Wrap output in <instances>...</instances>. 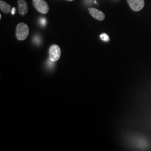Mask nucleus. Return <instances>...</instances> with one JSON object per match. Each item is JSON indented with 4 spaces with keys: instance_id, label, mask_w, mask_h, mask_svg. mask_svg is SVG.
Listing matches in <instances>:
<instances>
[{
    "instance_id": "11",
    "label": "nucleus",
    "mask_w": 151,
    "mask_h": 151,
    "mask_svg": "<svg viewBox=\"0 0 151 151\" xmlns=\"http://www.w3.org/2000/svg\"><path fill=\"white\" fill-rule=\"evenodd\" d=\"M67 1H73V0H67Z\"/></svg>"
},
{
    "instance_id": "1",
    "label": "nucleus",
    "mask_w": 151,
    "mask_h": 151,
    "mask_svg": "<svg viewBox=\"0 0 151 151\" xmlns=\"http://www.w3.org/2000/svg\"><path fill=\"white\" fill-rule=\"evenodd\" d=\"M29 33V29L25 23L19 24L16 29V37L19 40H24L27 38Z\"/></svg>"
},
{
    "instance_id": "4",
    "label": "nucleus",
    "mask_w": 151,
    "mask_h": 151,
    "mask_svg": "<svg viewBox=\"0 0 151 151\" xmlns=\"http://www.w3.org/2000/svg\"><path fill=\"white\" fill-rule=\"evenodd\" d=\"M128 5L132 10L134 11H140L145 6L144 0H127Z\"/></svg>"
},
{
    "instance_id": "3",
    "label": "nucleus",
    "mask_w": 151,
    "mask_h": 151,
    "mask_svg": "<svg viewBox=\"0 0 151 151\" xmlns=\"http://www.w3.org/2000/svg\"><path fill=\"white\" fill-rule=\"evenodd\" d=\"M61 55V50L60 47L56 44L52 45L49 49V60L53 62H56L60 59Z\"/></svg>"
},
{
    "instance_id": "12",
    "label": "nucleus",
    "mask_w": 151,
    "mask_h": 151,
    "mask_svg": "<svg viewBox=\"0 0 151 151\" xmlns=\"http://www.w3.org/2000/svg\"><path fill=\"white\" fill-rule=\"evenodd\" d=\"M1 17H2V16H1V15H0V19H1Z\"/></svg>"
},
{
    "instance_id": "7",
    "label": "nucleus",
    "mask_w": 151,
    "mask_h": 151,
    "mask_svg": "<svg viewBox=\"0 0 151 151\" xmlns=\"http://www.w3.org/2000/svg\"><path fill=\"white\" fill-rule=\"evenodd\" d=\"M0 9L6 14H8L11 10V6L2 0L0 1Z\"/></svg>"
},
{
    "instance_id": "2",
    "label": "nucleus",
    "mask_w": 151,
    "mask_h": 151,
    "mask_svg": "<svg viewBox=\"0 0 151 151\" xmlns=\"http://www.w3.org/2000/svg\"><path fill=\"white\" fill-rule=\"evenodd\" d=\"M32 4L35 9L39 12L45 14L48 12L49 7L47 2L44 0H33Z\"/></svg>"
},
{
    "instance_id": "5",
    "label": "nucleus",
    "mask_w": 151,
    "mask_h": 151,
    "mask_svg": "<svg viewBox=\"0 0 151 151\" xmlns=\"http://www.w3.org/2000/svg\"><path fill=\"white\" fill-rule=\"evenodd\" d=\"M89 12L93 17H94L97 20L102 21L105 18V15L103 12L97 10L96 9H95V8L89 9Z\"/></svg>"
},
{
    "instance_id": "6",
    "label": "nucleus",
    "mask_w": 151,
    "mask_h": 151,
    "mask_svg": "<svg viewBox=\"0 0 151 151\" xmlns=\"http://www.w3.org/2000/svg\"><path fill=\"white\" fill-rule=\"evenodd\" d=\"M17 4L19 14L22 16L26 15L28 11V6L27 2L25 0H18Z\"/></svg>"
},
{
    "instance_id": "8",
    "label": "nucleus",
    "mask_w": 151,
    "mask_h": 151,
    "mask_svg": "<svg viewBox=\"0 0 151 151\" xmlns=\"http://www.w3.org/2000/svg\"><path fill=\"white\" fill-rule=\"evenodd\" d=\"M100 38L103 40V41H104V42H108V41H109V40H110L109 36H108L106 34H105V33L101 34L100 35Z\"/></svg>"
},
{
    "instance_id": "9",
    "label": "nucleus",
    "mask_w": 151,
    "mask_h": 151,
    "mask_svg": "<svg viewBox=\"0 0 151 151\" xmlns=\"http://www.w3.org/2000/svg\"><path fill=\"white\" fill-rule=\"evenodd\" d=\"M39 22H40V24L42 25V26H45L46 25V24H47V20H46V19H45V18H44V17H42L40 20H39Z\"/></svg>"
},
{
    "instance_id": "10",
    "label": "nucleus",
    "mask_w": 151,
    "mask_h": 151,
    "mask_svg": "<svg viewBox=\"0 0 151 151\" xmlns=\"http://www.w3.org/2000/svg\"><path fill=\"white\" fill-rule=\"evenodd\" d=\"M15 12H16V9H15V7H13V8H12V9L11 10V14H12V15H14V14H15Z\"/></svg>"
}]
</instances>
